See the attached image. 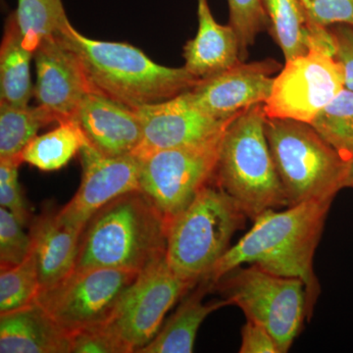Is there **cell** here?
<instances>
[{
	"label": "cell",
	"instance_id": "2e32d148",
	"mask_svg": "<svg viewBox=\"0 0 353 353\" xmlns=\"http://www.w3.org/2000/svg\"><path fill=\"white\" fill-rule=\"evenodd\" d=\"M72 120L88 145L105 157L136 154L143 141L136 110L99 92L85 95Z\"/></svg>",
	"mask_w": 353,
	"mask_h": 353
},
{
	"label": "cell",
	"instance_id": "7a4b0ae2",
	"mask_svg": "<svg viewBox=\"0 0 353 353\" xmlns=\"http://www.w3.org/2000/svg\"><path fill=\"white\" fill-rule=\"evenodd\" d=\"M57 37L78 58L92 92L134 109L173 99L199 81L183 66L155 63L131 44L88 39L71 23Z\"/></svg>",
	"mask_w": 353,
	"mask_h": 353
},
{
	"label": "cell",
	"instance_id": "9a60e30c",
	"mask_svg": "<svg viewBox=\"0 0 353 353\" xmlns=\"http://www.w3.org/2000/svg\"><path fill=\"white\" fill-rule=\"evenodd\" d=\"M34 58L38 105L50 111L57 123L73 119L85 95L92 92L78 58L57 36L43 39Z\"/></svg>",
	"mask_w": 353,
	"mask_h": 353
},
{
	"label": "cell",
	"instance_id": "5bb4252c",
	"mask_svg": "<svg viewBox=\"0 0 353 353\" xmlns=\"http://www.w3.org/2000/svg\"><path fill=\"white\" fill-rule=\"evenodd\" d=\"M134 110L143 127V141L136 155L201 145L222 134L236 117L226 121L211 117L190 102L187 92Z\"/></svg>",
	"mask_w": 353,
	"mask_h": 353
},
{
	"label": "cell",
	"instance_id": "d6986e66",
	"mask_svg": "<svg viewBox=\"0 0 353 353\" xmlns=\"http://www.w3.org/2000/svg\"><path fill=\"white\" fill-rule=\"evenodd\" d=\"M83 231L65 223L54 211H46L34 220L30 234L41 290L53 287L74 271Z\"/></svg>",
	"mask_w": 353,
	"mask_h": 353
},
{
	"label": "cell",
	"instance_id": "5b68a950",
	"mask_svg": "<svg viewBox=\"0 0 353 353\" xmlns=\"http://www.w3.org/2000/svg\"><path fill=\"white\" fill-rule=\"evenodd\" d=\"M246 218L227 192L209 183L169 223L166 260L172 271L192 285L208 279Z\"/></svg>",
	"mask_w": 353,
	"mask_h": 353
},
{
	"label": "cell",
	"instance_id": "9c48e42d",
	"mask_svg": "<svg viewBox=\"0 0 353 353\" xmlns=\"http://www.w3.org/2000/svg\"><path fill=\"white\" fill-rule=\"evenodd\" d=\"M138 275L112 268L74 270L58 284L39 290L37 301L72 336L105 325Z\"/></svg>",
	"mask_w": 353,
	"mask_h": 353
},
{
	"label": "cell",
	"instance_id": "e575fe53",
	"mask_svg": "<svg viewBox=\"0 0 353 353\" xmlns=\"http://www.w3.org/2000/svg\"><path fill=\"white\" fill-rule=\"evenodd\" d=\"M345 187L352 188L353 189V159L350 160V165H348V171L347 176V182H345Z\"/></svg>",
	"mask_w": 353,
	"mask_h": 353
},
{
	"label": "cell",
	"instance_id": "f1b7e54d",
	"mask_svg": "<svg viewBox=\"0 0 353 353\" xmlns=\"http://www.w3.org/2000/svg\"><path fill=\"white\" fill-rule=\"evenodd\" d=\"M25 226L12 212L0 208V268L22 263L31 254L32 239Z\"/></svg>",
	"mask_w": 353,
	"mask_h": 353
},
{
	"label": "cell",
	"instance_id": "4dcf8cb0",
	"mask_svg": "<svg viewBox=\"0 0 353 353\" xmlns=\"http://www.w3.org/2000/svg\"><path fill=\"white\" fill-rule=\"evenodd\" d=\"M71 353H132V350L126 341L102 325L72 334Z\"/></svg>",
	"mask_w": 353,
	"mask_h": 353
},
{
	"label": "cell",
	"instance_id": "52a82bcc",
	"mask_svg": "<svg viewBox=\"0 0 353 353\" xmlns=\"http://www.w3.org/2000/svg\"><path fill=\"white\" fill-rule=\"evenodd\" d=\"M214 287L229 305L243 311L246 319L268 330L280 353L289 352L313 308L303 280L276 275L257 265L236 267Z\"/></svg>",
	"mask_w": 353,
	"mask_h": 353
},
{
	"label": "cell",
	"instance_id": "ac0fdd59",
	"mask_svg": "<svg viewBox=\"0 0 353 353\" xmlns=\"http://www.w3.org/2000/svg\"><path fill=\"white\" fill-rule=\"evenodd\" d=\"M0 352L71 353V336L36 301L0 314Z\"/></svg>",
	"mask_w": 353,
	"mask_h": 353
},
{
	"label": "cell",
	"instance_id": "44dd1931",
	"mask_svg": "<svg viewBox=\"0 0 353 353\" xmlns=\"http://www.w3.org/2000/svg\"><path fill=\"white\" fill-rule=\"evenodd\" d=\"M194 290L183 297L180 305L162 325L157 336L139 353H190L194 352L199 330L206 317L218 309L229 305L225 299L204 303L203 299L214 284L203 279Z\"/></svg>",
	"mask_w": 353,
	"mask_h": 353
},
{
	"label": "cell",
	"instance_id": "ffe728a7",
	"mask_svg": "<svg viewBox=\"0 0 353 353\" xmlns=\"http://www.w3.org/2000/svg\"><path fill=\"white\" fill-rule=\"evenodd\" d=\"M268 18L267 31L284 54L285 61L319 50L334 55L329 29H317L309 19L306 0H262Z\"/></svg>",
	"mask_w": 353,
	"mask_h": 353
},
{
	"label": "cell",
	"instance_id": "d4e9b609",
	"mask_svg": "<svg viewBox=\"0 0 353 353\" xmlns=\"http://www.w3.org/2000/svg\"><path fill=\"white\" fill-rule=\"evenodd\" d=\"M14 12L25 48L32 52L43 39L57 36L70 23L62 0H18Z\"/></svg>",
	"mask_w": 353,
	"mask_h": 353
},
{
	"label": "cell",
	"instance_id": "e0dca14e",
	"mask_svg": "<svg viewBox=\"0 0 353 353\" xmlns=\"http://www.w3.org/2000/svg\"><path fill=\"white\" fill-rule=\"evenodd\" d=\"M199 29L183 46L185 67L199 80L217 75L241 62L240 43L231 26L215 20L208 0H196Z\"/></svg>",
	"mask_w": 353,
	"mask_h": 353
},
{
	"label": "cell",
	"instance_id": "603a6c76",
	"mask_svg": "<svg viewBox=\"0 0 353 353\" xmlns=\"http://www.w3.org/2000/svg\"><path fill=\"white\" fill-rule=\"evenodd\" d=\"M87 139L73 120L58 123L52 131L37 136L22 152V161L39 170L51 172L63 168L77 153H80Z\"/></svg>",
	"mask_w": 353,
	"mask_h": 353
},
{
	"label": "cell",
	"instance_id": "cb8c5ba5",
	"mask_svg": "<svg viewBox=\"0 0 353 353\" xmlns=\"http://www.w3.org/2000/svg\"><path fill=\"white\" fill-rule=\"evenodd\" d=\"M54 122L57 118L43 106L17 108L0 102V160L22 161L26 146L41 128Z\"/></svg>",
	"mask_w": 353,
	"mask_h": 353
},
{
	"label": "cell",
	"instance_id": "1f68e13d",
	"mask_svg": "<svg viewBox=\"0 0 353 353\" xmlns=\"http://www.w3.org/2000/svg\"><path fill=\"white\" fill-rule=\"evenodd\" d=\"M309 19L317 29L334 25L353 27V0H306Z\"/></svg>",
	"mask_w": 353,
	"mask_h": 353
},
{
	"label": "cell",
	"instance_id": "7402d4cb",
	"mask_svg": "<svg viewBox=\"0 0 353 353\" xmlns=\"http://www.w3.org/2000/svg\"><path fill=\"white\" fill-rule=\"evenodd\" d=\"M32 51L24 46L15 12L10 13L4 25L0 46V102L8 105H29L34 97L31 81Z\"/></svg>",
	"mask_w": 353,
	"mask_h": 353
},
{
	"label": "cell",
	"instance_id": "d6a6232c",
	"mask_svg": "<svg viewBox=\"0 0 353 353\" xmlns=\"http://www.w3.org/2000/svg\"><path fill=\"white\" fill-rule=\"evenodd\" d=\"M334 43V58L343 69L345 88L353 92V27L334 25L330 28Z\"/></svg>",
	"mask_w": 353,
	"mask_h": 353
},
{
	"label": "cell",
	"instance_id": "836d02e7",
	"mask_svg": "<svg viewBox=\"0 0 353 353\" xmlns=\"http://www.w3.org/2000/svg\"><path fill=\"white\" fill-rule=\"evenodd\" d=\"M241 353H280L274 336L261 325L248 320L241 329Z\"/></svg>",
	"mask_w": 353,
	"mask_h": 353
},
{
	"label": "cell",
	"instance_id": "3957f363",
	"mask_svg": "<svg viewBox=\"0 0 353 353\" xmlns=\"http://www.w3.org/2000/svg\"><path fill=\"white\" fill-rule=\"evenodd\" d=\"M168 222L141 190L116 197L83 228L74 270L141 272L166 255Z\"/></svg>",
	"mask_w": 353,
	"mask_h": 353
},
{
	"label": "cell",
	"instance_id": "83f0119b",
	"mask_svg": "<svg viewBox=\"0 0 353 353\" xmlns=\"http://www.w3.org/2000/svg\"><path fill=\"white\" fill-rule=\"evenodd\" d=\"M229 25L240 43L241 60L245 62L257 37L268 30L269 21L262 0H228Z\"/></svg>",
	"mask_w": 353,
	"mask_h": 353
},
{
	"label": "cell",
	"instance_id": "8fae6325",
	"mask_svg": "<svg viewBox=\"0 0 353 353\" xmlns=\"http://www.w3.org/2000/svg\"><path fill=\"white\" fill-rule=\"evenodd\" d=\"M345 88L343 69L334 55L311 50L285 62L265 101L267 117L311 124Z\"/></svg>",
	"mask_w": 353,
	"mask_h": 353
},
{
	"label": "cell",
	"instance_id": "f546056e",
	"mask_svg": "<svg viewBox=\"0 0 353 353\" xmlns=\"http://www.w3.org/2000/svg\"><path fill=\"white\" fill-rule=\"evenodd\" d=\"M20 160H0V208H6L25 225L31 219V211L19 183Z\"/></svg>",
	"mask_w": 353,
	"mask_h": 353
},
{
	"label": "cell",
	"instance_id": "4316f807",
	"mask_svg": "<svg viewBox=\"0 0 353 353\" xmlns=\"http://www.w3.org/2000/svg\"><path fill=\"white\" fill-rule=\"evenodd\" d=\"M39 290L38 261L32 250L22 263L0 268V314L36 303Z\"/></svg>",
	"mask_w": 353,
	"mask_h": 353
},
{
	"label": "cell",
	"instance_id": "6da1fadb",
	"mask_svg": "<svg viewBox=\"0 0 353 353\" xmlns=\"http://www.w3.org/2000/svg\"><path fill=\"white\" fill-rule=\"evenodd\" d=\"M333 201H309L285 210L264 211L253 220L250 231L225 253L208 279L215 285L236 267L257 265L276 275L303 280L314 305L319 283L313 259Z\"/></svg>",
	"mask_w": 353,
	"mask_h": 353
},
{
	"label": "cell",
	"instance_id": "4fadbf2b",
	"mask_svg": "<svg viewBox=\"0 0 353 353\" xmlns=\"http://www.w3.org/2000/svg\"><path fill=\"white\" fill-rule=\"evenodd\" d=\"M82 181L75 196L58 211L60 219L83 229L90 218L116 197L139 190L138 155L105 157L88 143L80 152Z\"/></svg>",
	"mask_w": 353,
	"mask_h": 353
},
{
	"label": "cell",
	"instance_id": "8992f818",
	"mask_svg": "<svg viewBox=\"0 0 353 353\" xmlns=\"http://www.w3.org/2000/svg\"><path fill=\"white\" fill-rule=\"evenodd\" d=\"M265 132L289 206L334 201L345 189L350 161L308 123L266 118Z\"/></svg>",
	"mask_w": 353,
	"mask_h": 353
},
{
	"label": "cell",
	"instance_id": "484cf974",
	"mask_svg": "<svg viewBox=\"0 0 353 353\" xmlns=\"http://www.w3.org/2000/svg\"><path fill=\"white\" fill-rule=\"evenodd\" d=\"M327 143L347 161L353 159V92L336 95L311 123Z\"/></svg>",
	"mask_w": 353,
	"mask_h": 353
},
{
	"label": "cell",
	"instance_id": "30bf717a",
	"mask_svg": "<svg viewBox=\"0 0 353 353\" xmlns=\"http://www.w3.org/2000/svg\"><path fill=\"white\" fill-rule=\"evenodd\" d=\"M194 287L172 271L165 255L139 272L105 326L139 353L157 336L167 312Z\"/></svg>",
	"mask_w": 353,
	"mask_h": 353
},
{
	"label": "cell",
	"instance_id": "ba28073f",
	"mask_svg": "<svg viewBox=\"0 0 353 353\" xmlns=\"http://www.w3.org/2000/svg\"><path fill=\"white\" fill-rule=\"evenodd\" d=\"M224 132L201 145L138 155L139 190L161 212L168 225L204 187L213 182Z\"/></svg>",
	"mask_w": 353,
	"mask_h": 353
},
{
	"label": "cell",
	"instance_id": "277c9868",
	"mask_svg": "<svg viewBox=\"0 0 353 353\" xmlns=\"http://www.w3.org/2000/svg\"><path fill=\"white\" fill-rule=\"evenodd\" d=\"M266 118L260 103L228 125L213 176L212 183L252 220L269 209L289 206L265 132Z\"/></svg>",
	"mask_w": 353,
	"mask_h": 353
},
{
	"label": "cell",
	"instance_id": "7c38bea8",
	"mask_svg": "<svg viewBox=\"0 0 353 353\" xmlns=\"http://www.w3.org/2000/svg\"><path fill=\"white\" fill-rule=\"evenodd\" d=\"M277 60L240 62L209 78L199 80L187 94L202 112L215 119H232L245 109L265 103L271 94L275 74L282 70Z\"/></svg>",
	"mask_w": 353,
	"mask_h": 353
}]
</instances>
